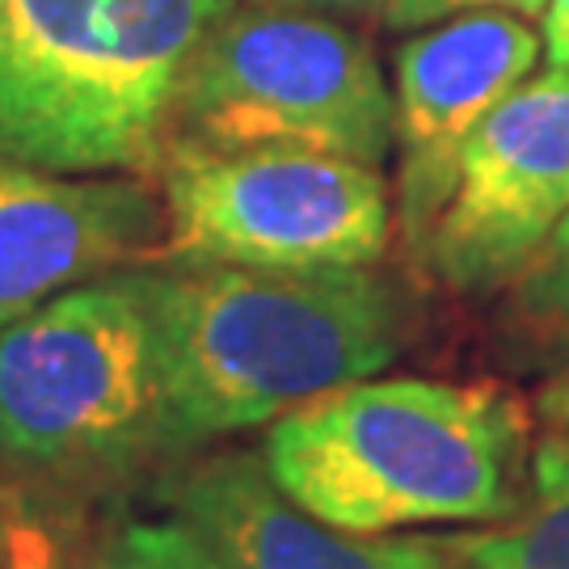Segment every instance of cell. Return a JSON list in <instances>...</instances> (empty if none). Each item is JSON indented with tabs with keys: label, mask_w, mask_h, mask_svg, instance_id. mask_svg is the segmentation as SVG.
Segmentation results:
<instances>
[{
	"label": "cell",
	"mask_w": 569,
	"mask_h": 569,
	"mask_svg": "<svg viewBox=\"0 0 569 569\" xmlns=\"http://www.w3.org/2000/svg\"><path fill=\"white\" fill-rule=\"evenodd\" d=\"M540 47L536 30L515 13H465L397 47V224L413 266L451 199L468 136L510 89L528 81Z\"/></svg>",
	"instance_id": "obj_8"
},
{
	"label": "cell",
	"mask_w": 569,
	"mask_h": 569,
	"mask_svg": "<svg viewBox=\"0 0 569 569\" xmlns=\"http://www.w3.org/2000/svg\"><path fill=\"white\" fill-rule=\"evenodd\" d=\"M502 342L536 363H569V216L507 287Z\"/></svg>",
	"instance_id": "obj_12"
},
{
	"label": "cell",
	"mask_w": 569,
	"mask_h": 569,
	"mask_svg": "<svg viewBox=\"0 0 569 569\" xmlns=\"http://www.w3.org/2000/svg\"><path fill=\"white\" fill-rule=\"evenodd\" d=\"M164 262L371 266L392 237L376 164L300 148H190L161 157Z\"/></svg>",
	"instance_id": "obj_6"
},
{
	"label": "cell",
	"mask_w": 569,
	"mask_h": 569,
	"mask_svg": "<svg viewBox=\"0 0 569 569\" xmlns=\"http://www.w3.org/2000/svg\"><path fill=\"white\" fill-rule=\"evenodd\" d=\"M157 498L203 536L224 569H460L435 536H359L321 523L270 481L262 456H186Z\"/></svg>",
	"instance_id": "obj_10"
},
{
	"label": "cell",
	"mask_w": 569,
	"mask_h": 569,
	"mask_svg": "<svg viewBox=\"0 0 569 569\" xmlns=\"http://www.w3.org/2000/svg\"><path fill=\"white\" fill-rule=\"evenodd\" d=\"M566 216L569 68H545L468 136L418 270L451 296L489 300L528 270Z\"/></svg>",
	"instance_id": "obj_7"
},
{
	"label": "cell",
	"mask_w": 569,
	"mask_h": 569,
	"mask_svg": "<svg viewBox=\"0 0 569 569\" xmlns=\"http://www.w3.org/2000/svg\"><path fill=\"white\" fill-rule=\"evenodd\" d=\"M448 545L460 569H569V430L531 448L528 493L515 515Z\"/></svg>",
	"instance_id": "obj_11"
},
{
	"label": "cell",
	"mask_w": 569,
	"mask_h": 569,
	"mask_svg": "<svg viewBox=\"0 0 569 569\" xmlns=\"http://www.w3.org/2000/svg\"><path fill=\"white\" fill-rule=\"evenodd\" d=\"M161 465L143 270H110L0 329V468L39 481Z\"/></svg>",
	"instance_id": "obj_4"
},
{
	"label": "cell",
	"mask_w": 569,
	"mask_h": 569,
	"mask_svg": "<svg viewBox=\"0 0 569 569\" xmlns=\"http://www.w3.org/2000/svg\"><path fill=\"white\" fill-rule=\"evenodd\" d=\"M536 413L552 430H569V363H561V371L540 385V392H536Z\"/></svg>",
	"instance_id": "obj_16"
},
{
	"label": "cell",
	"mask_w": 569,
	"mask_h": 569,
	"mask_svg": "<svg viewBox=\"0 0 569 569\" xmlns=\"http://www.w3.org/2000/svg\"><path fill=\"white\" fill-rule=\"evenodd\" d=\"M549 0H385L380 18L388 30H427L465 13H515V18H545Z\"/></svg>",
	"instance_id": "obj_15"
},
{
	"label": "cell",
	"mask_w": 569,
	"mask_h": 569,
	"mask_svg": "<svg viewBox=\"0 0 569 569\" xmlns=\"http://www.w3.org/2000/svg\"><path fill=\"white\" fill-rule=\"evenodd\" d=\"M68 528L39 498L0 493V569H68Z\"/></svg>",
	"instance_id": "obj_14"
},
{
	"label": "cell",
	"mask_w": 569,
	"mask_h": 569,
	"mask_svg": "<svg viewBox=\"0 0 569 569\" xmlns=\"http://www.w3.org/2000/svg\"><path fill=\"white\" fill-rule=\"evenodd\" d=\"M237 0H0V157L157 169L186 68Z\"/></svg>",
	"instance_id": "obj_3"
},
{
	"label": "cell",
	"mask_w": 569,
	"mask_h": 569,
	"mask_svg": "<svg viewBox=\"0 0 569 569\" xmlns=\"http://www.w3.org/2000/svg\"><path fill=\"white\" fill-rule=\"evenodd\" d=\"M161 376V465L371 380L409 342V296L371 266L143 270Z\"/></svg>",
	"instance_id": "obj_1"
},
{
	"label": "cell",
	"mask_w": 569,
	"mask_h": 569,
	"mask_svg": "<svg viewBox=\"0 0 569 569\" xmlns=\"http://www.w3.org/2000/svg\"><path fill=\"white\" fill-rule=\"evenodd\" d=\"M84 569H224L203 536L173 519H131L106 536Z\"/></svg>",
	"instance_id": "obj_13"
},
{
	"label": "cell",
	"mask_w": 569,
	"mask_h": 569,
	"mask_svg": "<svg viewBox=\"0 0 569 569\" xmlns=\"http://www.w3.org/2000/svg\"><path fill=\"white\" fill-rule=\"evenodd\" d=\"M164 203L136 178L0 157V329L114 266L157 262Z\"/></svg>",
	"instance_id": "obj_9"
},
{
	"label": "cell",
	"mask_w": 569,
	"mask_h": 569,
	"mask_svg": "<svg viewBox=\"0 0 569 569\" xmlns=\"http://www.w3.org/2000/svg\"><path fill=\"white\" fill-rule=\"evenodd\" d=\"M545 51L552 68H569V0L545 4Z\"/></svg>",
	"instance_id": "obj_17"
},
{
	"label": "cell",
	"mask_w": 569,
	"mask_h": 569,
	"mask_svg": "<svg viewBox=\"0 0 569 569\" xmlns=\"http://www.w3.org/2000/svg\"><path fill=\"white\" fill-rule=\"evenodd\" d=\"M531 413L510 388L359 380L270 422L262 465L291 502L359 536L498 523L528 493Z\"/></svg>",
	"instance_id": "obj_2"
},
{
	"label": "cell",
	"mask_w": 569,
	"mask_h": 569,
	"mask_svg": "<svg viewBox=\"0 0 569 569\" xmlns=\"http://www.w3.org/2000/svg\"><path fill=\"white\" fill-rule=\"evenodd\" d=\"M169 143L300 148L380 169L392 152V89L367 39L342 21L244 4L194 51Z\"/></svg>",
	"instance_id": "obj_5"
},
{
	"label": "cell",
	"mask_w": 569,
	"mask_h": 569,
	"mask_svg": "<svg viewBox=\"0 0 569 569\" xmlns=\"http://www.w3.org/2000/svg\"><path fill=\"white\" fill-rule=\"evenodd\" d=\"M253 4H274V9H300V13H346V18H363L380 13L385 0H253Z\"/></svg>",
	"instance_id": "obj_18"
}]
</instances>
